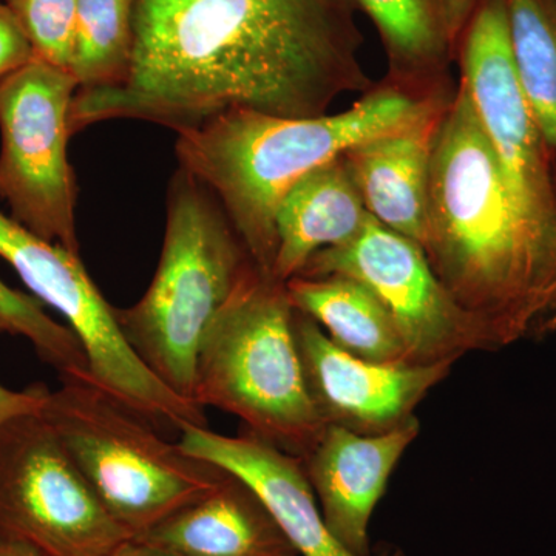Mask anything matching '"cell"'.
<instances>
[{
  "mask_svg": "<svg viewBox=\"0 0 556 556\" xmlns=\"http://www.w3.org/2000/svg\"><path fill=\"white\" fill-rule=\"evenodd\" d=\"M353 0H137L124 78L79 90L72 134L112 119L179 131L247 110L316 118L367 93Z\"/></svg>",
  "mask_w": 556,
  "mask_h": 556,
  "instance_id": "1",
  "label": "cell"
},
{
  "mask_svg": "<svg viewBox=\"0 0 556 556\" xmlns=\"http://www.w3.org/2000/svg\"><path fill=\"white\" fill-rule=\"evenodd\" d=\"M422 249L492 350L556 334V239L508 192L460 79L434 137Z\"/></svg>",
  "mask_w": 556,
  "mask_h": 556,
  "instance_id": "2",
  "label": "cell"
},
{
  "mask_svg": "<svg viewBox=\"0 0 556 556\" xmlns=\"http://www.w3.org/2000/svg\"><path fill=\"white\" fill-rule=\"evenodd\" d=\"M453 93L372 87L345 112L281 118L236 110L178 134L179 167L222 204L249 257L270 277L276 215L289 189L309 172L369 139L397 134L442 112Z\"/></svg>",
  "mask_w": 556,
  "mask_h": 556,
  "instance_id": "3",
  "label": "cell"
},
{
  "mask_svg": "<svg viewBox=\"0 0 556 556\" xmlns=\"http://www.w3.org/2000/svg\"><path fill=\"white\" fill-rule=\"evenodd\" d=\"M254 268L214 193L179 167L170 182L155 277L138 303L115 308L116 321L150 371L193 401L204 334Z\"/></svg>",
  "mask_w": 556,
  "mask_h": 556,
  "instance_id": "4",
  "label": "cell"
},
{
  "mask_svg": "<svg viewBox=\"0 0 556 556\" xmlns=\"http://www.w3.org/2000/svg\"><path fill=\"white\" fill-rule=\"evenodd\" d=\"M193 401L299 459L314 448L327 422L306 386L287 283L258 268L241 281L201 342Z\"/></svg>",
  "mask_w": 556,
  "mask_h": 556,
  "instance_id": "5",
  "label": "cell"
},
{
  "mask_svg": "<svg viewBox=\"0 0 556 556\" xmlns=\"http://www.w3.org/2000/svg\"><path fill=\"white\" fill-rule=\"evenodd\" d=\"M47 391L49 420L102 506L131 538L214 492L229 471L170 444L160 428L93 379Z\"/></svg>",
  "mask_w": 556,
  "mask_h": 556,
  "instance_id": "6",
  "label": "cell"
},
{
  "mask_svg": "<svg viewBox=\"0 0 556 556\" xmlns=\"http://www.w3.org/2000/svg\"><path fill=\"white\" fill-rule=\"evenodd\" d=\"M0 257L40 302L60 311L86 351L91 378L159 428L207 427L204 408L182 397L131 350L115 308L84 268L78 252L39 239L0 212Z\"/></svg>",
  "mask_w": 556,
  "mask_h": 556,
  "instance_id": "7",
  "label": "cell"
},
{
  "mask_svg": "<svg viewBox=\"0 0 556 556\" xmlns=\"http://www.w3.org/2000/svg\"><path fill=\"white\" fill-rule=\"evenodd\" d=\"M79 83L33 60L0 79V199L39 239L78 252L76 179L67 144Z\"/></svg>",
  "mask_w": 556,
  "mask_h": 556,
  "instance_id": "8",
  "label": "cell"
},
{
  "mask_svg": "<svg viewBox=\"0 0 556 556\" xmlns=\"http://www.w3.org/2000/svg\"><path fill=\"white\" fill-rule=\"evenodd\" d=\"M0 536L46 556H104L131 538L40 413L0 427Z\"/></svg>",
  "mask_w": 556,
  "mask_h": 556,
  "instance_id": "9",
  "label": "cell"
},
{
  "mask_svg": "<svg viewBox=\"0 0 556 556\" xmlns=\"http://www.w3.org/2000/svg\"><path fill=\"white\" fill-rule=\"evenodd\" d=\"M345 276L361 281L386 306L415 365L453 364L492 350L484 331L428 263L415 241L369 218L356 239L321 249L298 277Z\"/></svg>",
  "mask_w": 556,
  "mask_h": 556,
  "instance_id": "10",
  "label": "cell"
},
{
  "mask_svg": "<svg viewBox=\"0 0 556 556\" xmlns=\"http://www.w3.org/2000/svg\"><path fill=\"white\" fill-rule=\"evenodd\" d=\"M455 58L508 192L530 222L556 239L552 150L519 86L507 0H479L457 39Z\"/></svg>",
  "mask_w": 556,
  "mask_h": 556,
  "instance_id": "11",
  "label": "cell"
},
{
  "mask_svg": "<svg viewBox=\"0 0 556 556\" xmlns=\"http://www.w3.org/2000/svg\"><path fill=\"white\" fill-rule=\"evenodd\" d=\"M294 334L311 397L327 426L387 433L408 419L452 364H380L342 350L317 321L294 309Z\"/></svg>",
  "mask_w": 556,
  "mask_h": 556,
  "instance_id": "12",
  "label": "cell"
},
{
  "mask_svg": "<svg viewBox=\"0 0 556 556\" xmlns=\"http://www.w3.org/2000/svg\"><path fill=\"white\" fill-rule=\"evenodd\" d=\"M419 430L416 416L379 434H358L329 424L303 457L329 532L351 554L371 556L369 519L386 493L388 479Z\"/></svg>",
  "mask_w": 556,
  "mask_h": 556,
  "instance_id": "13",
  "label": "cell"
},
{
  "mask_svg": "<svg viewBox=\"0 0 556 556\" xmlns=\"http://www.w3.org/2000/svg\"><path fill=\"white\" fill-rule=\"evenodd\" d=\"M179 447L251 486L300 556H356L329 532L299 457L254 434L223 437L207 427L185 428Z\"/></svg>",
  "mask_w": 556,
  "mask_h": 556,
  "instance_id": "14",
  "label": "cell"
},
{
  "mask_svg": "<svg viewBox=\"0 0 556 556\" xmlns=\"http://www.w3.org/2000/svg\"><path fill=\"white\" fill-rule=\"evenodd\" d=\"M135 540L179 556H299L257 493L232 473Z\"/></svg>",
  "mask_w": 556,
  "mask_h": 556,
  "instance_id": "15",
  "label": "cell"
},
{
  "mask_svg": "<svg viewBox=\"0 0 556 556\" xmlns=\"http://www.w3.org/2000/svg\"><path fill=\"white\" fill-rule=\"evenodd\" d=\"M444 110L343 153L368 214L420 248L427 239L431 155Z\"/></svg>",
  "mask_w": 556,
  "mask_h": 556,
  "instance_id": "16",
  "label": "cell"
},
{
  "mask_svg": "<svg viewBox=\"0 0 556 556\" xmlns=\"http://www.w3.org/2000/svg\"><path fill=\"white\" fill-rule=\"evenodd\" d=\"M369 218L345 156L309 172L277 208V254L270 278L287 283L298 277L321 249L356 239Z\"/></svg>",
  "mask_w": 556,
  "mask_h": 556,
  "instance_id": "17",
  "label": "cell"
},
{
  "mask_svg": "<svg viewBox=\"0 0 556 556\" xmlns=\"http://www.w3.org/2000/svg\"><path fill=\"white\" fill-rule=\"evenodd\" d=\"M287 292L294 309L317 321L336 345L353 356L409 364L396 324L361 281L345 276L294 277L287 281Z\"/></svg>",
  "mask_w": 556,
  "mask_h": 556,
  "instance_id": "18",
  "label": "cell"
},
{
  "mask_svg": "<svg viewBox=\"0 0 556 556\" xmlns=\"http://www.w3.org/2000/svg\"><path fill=\"white\" fill-rule=\"evenodd\" d=\"M375 24L391 83L417 91L444 89L455 47L437 0H353Z\"/></svg>",
  "mask_w": 556,
  "mask_h": 556,
  "instance_id": "19",
  "label": "cell"
},
{
  "mask_svg": "<svg viewBox=\"0 0 556 556\" xmlns=\"http://www.w3.org/2000/svg\"><path fill=\"white\" fill-rule=\"evenodd\" d=\"M507 20L519 86L556 150V0H507Z\"/></svg>",
  "mask_w": 556,
  "mask_h": 556,
  "instance_id": "20",
  "label": "cell"
},
{
  "mask_svg": "<svg viewBox=\"0 0 556 556\" xmlns=\"http://www.w3.org/2000/svg\"><path fill=\"white\" fill-rule=\"evenodd\" d=\"M137 0H79L73 73L79 90L100 89L124 78L134 42Z\"/></svg>",
  "mask_w": 556,
  "mask_h": 556,
  "instance_id": "21",
  "label": "cell"
},
{
  "mask_svg": "<svg viewBox=\"0 0 556 556\" xmlns=\"http://www.w3.org/2000/svg\"><path fill=\"white\" fill-rule=\"evenodd\" d=\"M0 325L10 334L30 340L36 353L61 379H90L86 351L75 332L43 311L39 299L10 288L0 280ZM93 379V378H91Z\"/></svg>",
  "mask_w": 556,
  "mask_h": 556,
  "instance_id": "22",
  "label": "cell"
},
{
  "mask_svg": "<svg viewBox=\"0 0 556 556\" xmlns=\"http://www.w3.org/2000/svg\"><path fill=\"white\" fill-rule=\"evenodd\" d=\"M79 0H3L30 40L36 60L70 70Z\"/></svg>",
  "mask_w": 556,
  "mask_h": 556,
  "instance_id": "23",
  "label": "cell"
},
{
  "mask_svg": "<svg viewBox=\"0 0 556 556\" xmlns=\"http://www.w3.org/2000/svg\"><path fill=\"white\" fill-rule=\"evenodd\" d=\"M35 60L30 40L5 3L0 2V79Z\"/></svg>",
  "mask_w": 556,
  "mask_h": 556,
  "instance_id": "24",
  "label": "cell"
},
{
  "mask_svg": "<svg viewBox=\"0 0 556 556\" xmlns=\"http://www.w3.org/2000/svg\"><path fill=\"white\" fill-rule=\"evenodd\" d=\"M3 332H7L5 328L0 325V334ZM47 391L49 388L43 386H33L25 391H13L0 386V427L11 417L42 412Z\"/></svg>",
  "mask_w": 556,
  "mask_h": 556,
  "instance_id": "25",
  "label": "cell"
},
{
  "mask_svg": "<svg viewBox=\"0 0 556 556\" xmlns=\"http://www.w3.org/2000/svg\"><path fill=\"white\" fill-rule=\"evenodd\" d=\"M479 0H437L439 13L444 21L445 30L455 47L460 33L466 28L468 20L477 9Z\"/></svg>",
  "mask_w": 556,
  "mask_h": 556,
  "instance_id": "26",
  "label": "cell"
},
{
  "mask_svg": "<svg viewBox=\"0 0 556 556\" xmlns=\"http://www.w3.org/2000/svg\"><path fill=\"white\" fill-rule=\"evenodd\" d=\"M104 556H179L166 548L153 546V544L144 543V541L130 538L126 543L119 544Z\"/></svg>",
  "mask_w": 556,
  "mask_h": 556,
  "instance_id": "27",
  "label": "cell"
},
{
  "mask_svg": "<svg viewBox=\"0 0 556 556\" xmlns=\"http://www.w3.org/2000/svg\"><path fill=\"white\" fill-rule=\"evenodd\" d=\"M0 556H46L38 548L24 543V541L11 540L0 536Z\"/></svg>",
  "mask_w": 556,
  "mask_h": 556,
  "instance_id": "28",
  "label": "cell"
}]
</instances>
